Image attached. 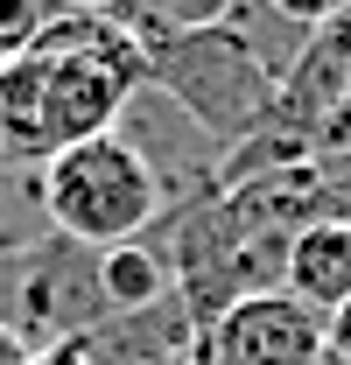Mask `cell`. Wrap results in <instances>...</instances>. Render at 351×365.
I'll list each match as a JSON object with an SVG mask.
<instances>
[{
    "instance_id": "6",
    "label": "cell",
    "mask_w": 351,
    "mask_h": 365,
    "mask_svg": "<svg viewBox=\"0 0 351 365\" xmlns=\"http://www.w3.org/2000/svg\"><path fill=\"white\" fill-rule=\"evenodd\" d=\"M281 288L302 295L309 309H337L351 302V211H323L309 218L295 239H288V267H281Z\"/></svg>"
},
{
    "instance_id": "9",
    "label": "cell",
    "mask_w": 351,
    "mask_h": 365,
    "mask_svg": "<svg viewBox=\"0 0 351 365\" xmlns=\"http://www.w3.org/2000/svg\"><path fill=\"white\" fill-rule=\"evenodd\" d=\"M253 0H127L120 21L127 29H225L239 21Z\"/></svg>"
},
{
    "instance_id": "10",
    "label": "cell",
    "mask_w": 351,
    "mask_h": 365,
    "mask_svg": "<svg viewBox=\"0 0 351 365\" xmlns=\"http://www.w3.org/2000/svg\"><path fill=\"white\" fill-rule=\"evenodd\" d=\"M49 14H56V0H0V63L7 56H29L43 43Z\"/></svg>"
},
{
    "instance_id": "1",
    "label": "cell",
    "mask_w": 351,
    "mask_h": 365,
    "mask_svg": "<svg viewBox=\"0 0 351 365\" xmlns=\"http://www.w3.org/2000/svg\"><path fill=\"white\" fill-rule=\"evenodd\" d=\"M148 49V85L176 98L225 155L239 140L267 134L281 120V78L288 63H274L253 21H225V29H133Z\"/></svg>"
},
{
    "instance_id": "11",
    "label": "cell",
    "mask_w": 351,
    "mask_h": 365,
    "mask_svg": "<svg viewBox=\"0 0 351 365\" xmlns=\"http://www.w3.org/2000/svg\"><path fill=\"white\" fill-rule=\"evenodd\" d=\"M274 21H288L295 36H309V29H323V21H337V14H351V0H260Z\"/></svg>"
},
{
    "instance_id": "7",
    "label": "cell",
    "mask_w": 351,
    "mask_h": 365,
    "mask_svg": "<svg viewBox=\"0 0 351 365\" xmlns=\"http://www.w3.org/2000/svg\"><path fill=\"white\" fill-rule=\"evenodd\" d=\"M98 295H106V309H113V317L169 302V295H176L169 246H155V239H127V246H106V253H98Z\"/></svg>"
},
{
    "instance_id": "15",
    "label": "cell",
    "mask_w": 351,
    "mask_h": 365,
    "mask_svg": "<svg viewBox=\"0 0 351 365\" xmlns=\"http://www.w3.org/2000/svg\"><path fill=\"white\" fill-rule=\"evenodd\" d=\"M56 7H78V14H120L127 0H56Z\"/></svg>"
},
{
    "instance_id": "8",
    "label": "cell",
    "mask_w": 351,
    "mask_h": 365,
    "mask_svg": "<svg viewBox=\"0 0 351 365\" xmlns=\"http://www.w3.org/2000/svg\"><path fill=\"white\" fill-rule=\"evenodd\" d=\"M49 239V218H43V190H36V169H7L0 176V260L29 253Z\"/></svg>"
},
{
    "instance_id": "4",
    "label": "cell",
    "mask_w": 351,
    "mask_h": 365,
    "mask_svg": "<svg viewBox=\"0 0 351 365\" xmlns=\"http://www.w3.org/2000/svg\"><path fill=\"white\" fill-rule=\"evenodd\" d=\"M323 351H330V317L288 288L239 295L197 330V365H316Z\"/></svg>"
},
{
    "instance_id": "2",
    "label": "cell",
    "mask_w": 351,
    "mask_h": 365,
    "mask_svg": "<svg viewBox=\"0 0 351 365\" xmlns=\"http://www.w3.org/2000/svg\"><path fill=\"white\" fill-rule=\"evenodd\" d=\"M36 190H43L49 232L56 239H78L91 253L148 239V232L169 218V197H162L155 169L120 134H98V140H78V148L49 155L43 169H36Z\"/></svg>"
},
{
    "instance_id": "13",
    "label": "cell",
    "mask_w": 351,
    "mask_h": 365,
    "mask_svg": "<svg viewBox=\"0 0 351 365\" xmlns=\"http://www.w3.org/2000/svg\"><path fill=\"white\" fill-rule=\"evenodd\" d=\"M29 365H91V351L85 344H49V351H36Z\"/></svg>"
},
{
    "instance_id": "12",
    "label": "cell",
    "mask_w": 351,
    "mask_h": 365,
    "mask_svg": "<svg viewBox=\"0 0 351 365\" xmlns=\"http://www.w3.org/2000/svg\"><path fill=\"white\" fill-rule=\"evenodd\" d=\"M330 351H337V359H351V302H337V309H330Z\"/></svg>"
},
{
    "instance_id": "5",
    "label": "cell",
    "mask_w": 351,
    "mask_h": 365,
    "mask_svg": "<svg viewBox=\"0 0 351 365\" xmlns=\"http://www.w3.org/2000/svg\"><path fill=\"white\" fill-rule=\"evenodd\" d=\"M91 365H176L197 351V317L190 302L169 295L155 309H127V317H106L98 330L85 337Z\"/></svg>"
},
{
    "instance_id": "14",
    "label": "cell",
    "mask_w": 351,
    "mask_h": 365,
    "mask_svg": "<svg viewBox=\"0 0 351 365\" xmlns=\"http://www.w3.org/2000/svg\"><path fill=\"white\" fill-rule=\"evenodd\" d=\"M29 359H36V351H29V344H21V337L0 323V365H29Z\"/></svg>"
},
{
    "instance_id": "16",
    "label": "cell",
    "mask_w": 351,
    "mask_h": 365,
    "mask_svg": "<svg viewBox=\"0 0 351 365\" xmlns=\"http://www.w3.org/2000/svg\"><path fill=\"white\" fill-rule=\"evenodd\" d=\"M7 169H14V162H7V155H0V176H7Z\"/></svg>"
},
{
    "instance_id": "3",
    "label": "cell",
    "mask_w": 351,
    "mask_h": 365,
    "mask_svg": "<svg viewBox=\"0 0 351 365\" xmlns=\"http://www.w3.org/2000/svg\"><path fill=\"white\" fill-rule=\"evenodd\" d=\"M106 317H113V309H106V295H98V253H91V246L49 232L43 246L0 260V323H7L29 351L85 344Z\"/></svg>"
}]
</instances>
